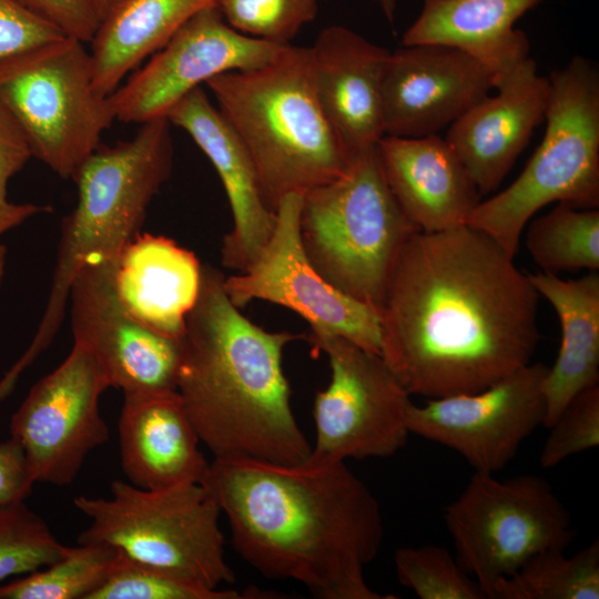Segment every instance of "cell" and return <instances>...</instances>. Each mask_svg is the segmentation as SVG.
<instances>
[{
  "mask_svg": "<svg viewBox=\"0 0 599 599\" xmlns=\"http://www.w3.org/2000/svg\"><path fill=\"white\" fill-rule=\"evenodd\" d=\"M538 300L528 274L481 231H418L378 309L380 356L410 395L483 390L531 362Z\"/></svg>",
  "mask_w": 599,
  "mask_h": 599,
  "instance_id": "cell-1",
  "label": "cell"
},
{
  "mask_svg": "<svg viewBox=\"0 0 599 599\" xmlns=\"http://www.w3.org/2000/svg\"><path fill=\"white\" fill-rule=\"evenodd\" d=\"M202 484L235 550L265 578L297 581L323 599L395 598L365 580L383 544V516L345 461L214 458Z\"/></svg>",
  "mask_w": 599,
  "mask_h": 599,
  "instance_id": "cell-2",
  "label": "cell"
},
{
  "mask_svg": "<svg viewBox=\"0 0 599 599\" xmlns=\"http://www.w3.org/2000/svg\"><path fill=\"white\" fill-rule=\"evenodd\" d=\"M224 278L202 265L200 293L180 338L176 392L214 458L302 463L312 446L292 409L283 352L306 336L252 323L230 301Z\"/></svg>",
  "mask_w": 599,
  "mask_h": 599,
  "instance_id": "cell-3",
  "label": "cell"
},
{
  "mask_svg": "<svg viewBox=\"0 0 599 599\" xmlns=\"http://www.w3.org/2000/svg\"><path fill=\"white\" fill-rule=\"evenodd\" d=\"M205 84L247 149L272 211L286 195H304L347 170L353 156L318 102L309 48L287 44L260 68L225 72Z\"/></svg>",
  "mask_w": 599,
  "mask_h": 599,
  "instance_id": "cell-4",
  "label": "cell"
},
{
  "mask_svg": "<svg viewBox=\"0 0 599 599\" xmlns=\"http://www.w3.org/2000/svg\"><path fill=\"white\" fill-rule=\"evenodd\" d=\"M173 166L171 123L140 124L129 140L100 145L79 167L77 203L63 219L48 302L29 347L16 362L26 370L51 344L69 302L70 287L90 261L119 257L139 233L149 205Z\"/></svg>",
  "mask_w": 599,
  "mask_h": 599,
  "instance_id": "cell-5",
  "label": "cell"
},
{
  "mask_svg": "<svg viewBox=\"0 0 599 599\" xmlns=\"http://www.w3.org/2000/svg\"><path fill=\"white\" fill-rule=\"evenodd\" d=\"M545 135L518 177L480 201L467 225L481 231L515 260L534 214L557 202L599 206V72L583 57L549 77Z\"/></svg>",
  "mask_w": 599,
  "mask_h": 599,
  "instance_id": "cell-6",
  "label": "cell"
},
{
  "mask_svg": "<svg viewBox=\"0 0 599 599\" xmlns=\"http://www.w3.org/2000/svg\"><path fill=\"white\" fill-rule=\"evenodd\" d=\"M298 230L317 273L377 309L402 247L419 231L386 182L377 144L353 155L339 177L302 196Z\"/></svg>",
  "mask_w": 599,
  "mask_h": 599,
  "instance_id": "cell-7",
  "label": "cell"
},
{
  "mask_svg": "<svg viewBox=\"0 0 599 599\" xmlns=\"http://www.w3.org/2000/svg\"><path fill=\"white\" fill-rule=\"evenodd\" d=\"M73 504L90 519L79 544H106L131 560L210 589L234 582L222 512L203 484L143 489L116 479L110 498L78 496Z\"/></svg>",
  "mask_w": 599,
  "mask_h": 599,
  "instance_id": "cell-8",
  "label": "cell"
},
{
  "mask_svg": "<svg viewBox=\"0 0 599 599\" xmlns=\"http://www.w3.org/2000/svg\"><path fill=\"white\" fill-rule=\"evenodd\" d=\"M0 101L32 156L63 179L73 177L115 121L110 95L93 87L90 50L65 35L1 60Z\"/></svg>",
  "mask_w": 599,
  "mask_h": 599,
  "instance_id": "cell-9",
  "label": "cell"
},
{
  "mask_svg": "<svg viewBox=\"0 0 599 599\" xmlns=\"http://www.w3.org/2000/svg\"><path fill=\"white\" fill-rule=\"evenodd\" d=\"M443 516L457 561L487 599L499 580L530 557L565 550L576 537L570 514L550 484L530 474L500 480L475 471Z\"/></svg>",
  "mask_w": 599,
  "mask_h": 599,
  "instance_id": "cell-10",
  "label": "cell"
},
{
  "mask_svg": "<svg viewBox=\"0 0 599 599\" xmlns=\"http://www.w3.org/2000/svg\"><path fill=\"white\" fill-rule=\"evenodd\" d=\"M306 338L331 366V382L314 400L309 458H385L400 450L410 434L412 395L384 358L337 335L309 332Z\"/></svg>",
  "mask_w": 599,
  "mask_h": 599,
  "instance_id": "cell-11",
  "label": "cell"
},
{
  "mask_svg": "<svg viewBox=\"0 0 599 599\" xmlns=\"http://www.w3.org/2000/svg\"><path fill=\"white\" fill-rule=\"evenodd\" d=\"M108 379L91 353L73 343L67 358L39 379L11 417L32 481L65 486L109 438L99 400Z\"/></svg>",
  "mask_w": 599,
  "mask_h": 599,
  "instance_id": "cell-12",
  "label": "cell"
},
{
  "mask_svg": "<svg viewBox=\"0 0 599 599\" xmlns=\"http://www.w3.org/2000/svg\"><path fill=\"white\" fill-rule=\"evenodd\" d=\"M302 196L281 201L270 241L248 270L224 278V291L238 308L253 300L271 302L301 315L311 332L337 335L380 355L378 309L336 290L305 255L298 230Z\"/></svg>",
  "mask_w": 599,
  "mask_h": 599,
  "instance_id": "cell-13",
  "label": "cell"
},
{
  "mask_svg": "<svg viewBox=\"0 0 599 599\" xmlns=\"http://www.w3.org/2000/svg\"><path fill=\"white\" fill-rule=\"evenodd\" d=\"M547 372V365L530 362L483 390L413 403L409 433L456 451L477 473L495 475L544 426Z\"/></svg>",
  "mask_w": 599,
  "mask_h": 599,
  "instance_id": "cell-14",
  "label": "cell"
},
{
  "mask_svg": "<svg viewBox=\"0 0 599 599\" xmlns=\"http://www.w3.org/2000/svg\"><path fill=\"white\" fill-rule=\"evenodd\" d=\"M287 44L246 35L232 28L216 4L187 20L148 62L110 95L116 121L143 123L170 109L215 75L271 62Z\"/></svg>",
  "mask_w": 599,
  "mask_h": 599,
  "instance_id": "cell-15",
  "label": "cell"
},
{
  "mask_svg": "<svg viewBox=\"0 0 599 599\" xmlns=\"http://www.w3.org/2000/svg\"><path fill=\"white\" fill-rule=\"evenodd\" d=\"M118 258L87 262L77 273L69 294L73 343L91 353L110 387L123 394L176 390L180 341L125 309L114 285Z\"/></svg>",
  "mask_w": 599,
  "mask_h": 599,
  "instance_id": "cell-16",
  "label": "cell"
},
{
  "mask_svg": "<svg viewBox=\"0 0 599 599\" xmlns=\"http://www.w3.org/2000/svg\"><path fill=\"white\" fill-rule=\"evenodd\" d=\"M491 89V73L457 48L403 45L389 52L382 75L384 133L397 138L437 134Z\"/></svg>",
  "mask_w": 599,
  "mask_h": 599,
  "instance_id": "cell-17",
  "label": "cell"
},
{
  "mask_svg": "<svg viewBox=\"0 0 599 599\" xmlns=\"http://www.w3.org/2000/svg\"><path fill=\"white\" fill-rule=\"evenodd\" d=\"M487 95L449 125L446 141L480 195L495 191L545 121L550 83L530 57L494 85Z\"/></svg>",
  "mask_w": 599,
  "mask_h": 599,
  "instance_id": "cell-18",
  "label": "cell"
},
{
  "mask_svg": "<svg viewBox=\"0 0 599 599\" xmlns=\"http://www.w3.org/2000/svg\"><path fill=\"white\" fill-rule=\"evenodd\" d=\"M166 119L184 130L215 167L233 215L221 247L222 265L245 272L270 241L276 221L247 149L201 87L175 103Z\"/></svg>",
  "mask_w": 599,
  "mask_h": 599,
  "instance_id": "cell-19",
  "label": "cell"
},
{
  "mask_svg": "<svg viewBox=\"0 0 599 599\" xmlns=\"http://www.w3.org/2000/svg\"><path fill=\"white\" fill-rule=\"evenodd\" d=\"M389 52L343 26L324 28L309 47L318 102L351 156L385 135L380 82Z\"/></svg>",
  "mask_w": 599,
  "mask_h": 599,
  "instance_id": "cell-20",
  "label": "cell"
},
{
  "mask_svg": "<svg viewBox=\"0 0 599 599\" xmlns=\"http://www.w3.org/2000/svg\"><path fill=\"white\" fill-rule=\"evenodd\" d=\"M377 153L406 217L422 232L465 225L481 195L446 139L384 135Z\"/></svg>",
  "mask_w": 599,
  "mask_h": 599,
  "instance_id": "cell-21",
  "label": "cell"
},
{
  "mask_svg": "<svg viewBox=\"0 0 599 599\" xmlns=\"http://www.w3.org/2000/svg\"><path fill=\"white\" fill-rule=\"evenodd\" d=\"M124 395L119 417V449L123 474L143 489L202 484L210 463L176 390Z\"/></svg>",
  "mask_w": 599,
  "mask_h": 599,
  "instance_id": "cell-22",
  "label": "cell"
},
{
  "mask_svg": "<svg viewBox=\"0 0 599 599\" xmlns=\"http://www.w3.org/2000/svg\"><path fill=\"white\" fill-rule=\"evenodd\" d=\"M202 264L175 241L138 234L122 250L114 273L118 297L141 324L180 341L196 303Z\"/></svg>",
  "mask_w": 599,
  "mask_h": 599,
  "instance_id": "cell-23",
  "label": "cell"
},
{
  "mask_svg": "<svg viewBox=\"0 0 599 599\" xmlns=\"http://www.w3.org/2000/svg\"><path fill=\"white\" fill-rule=\"evenodd\" d=\"M540 0H424L403 45L457 48L481 63L495 82L529 58L526 33L516 21Z\"/></svg>",
  "mask_w": 599,
  "mask_h": 599,
  "instance_id": "cell-24",
  "label": "cell"
},
{
  "mask_svg": "<svg viewBox=\"0 0 599 599\" xmlns=\"http://www.w3.org/2000/svg\"><path fill=\"white\" fill-rule=\"evenodd\" d=\"M528 277L561 325L560 348L544 380V426L549 428L572 397L599 383V275L562 280L540 272Z\"/></svg>",
  "mask_w": 599,
  "mask_h": 599,
  "instance_id": "cell-25",
  "label": "cell"
},
{
  "mask_svg": "<svg viewBox=\"0 0 599 599\" xmlns=\"http://www.w3.org/2000/svg\"><path fill=\"white\" fill-rule=\"evenodd\" d=\"M217 1L118 0L102 17L89 43L95 91L111 95L187 20Z\"/></svg>",
  "mask_w": 599,
  "mask_h": 599,
  "instance_id": "cell-26",
  "label": "cell"
},
{
  "mask_svg": "<svg viewBox=\"0 0 599 599\" xmlns=\"http://www.w3.org/2000/svg\"><path fill=\"white\" fill-rule=\"evenodd\" d=\"M599 541L567 557L562 549L534 555L499 580L489 599H598Z\"/></svg>",
  "mask_w": 599,
  "mask_h": 599,
  "instance_id": "cell-27",
  "label": "cell"
},
{
  "mask_svg": "<svg viewBox=\"0 0 599 599\" xmlns=\"http://www.w3.org/2000/svg\"><path fill=\"white\" fill-rule=\"evenodd\" d=\"M526 247L544 272L599 268V210L557 205L530 222Z\"/></svg>",
  "mask_w": 599,
  "mask_h": 599,
  "instance_id": "cell-28",
  "label": "cell"
},
{
  "mask_svg": "<svg viewBox=\"0 0 599 599\" xmlns=\"http://www.w3.org/2000/svg\"><path fill=\"white\" fill-rule=\"evenodd\" d=\"M119 552L103 542L68 547L54 562L0 585V599H88L109 576Z\"/></svg>",
  "mask_w": 599,
  "mask_h": 599,
  "instance_id": "cell-29",
  "label": "cell"
},
{
  "mask_svg": "<svg viewBox=\"0 0 599 599\" xmlns=\"http://www.w3.org/2000/svg\"><path fill=\"white\" fill-rule=\"evenodd\" d=\"M67 548L24 500L0 505V582L54 562Z\"/></svg>",
  "mask_w": 599,
  "mask_h": 599,
  "instance_id": "cell-30",
  "label": "cell"
},
{
  "mask_svg": "<svg viewBox=\"0 0 599 599\" xmlns=\"http://www.w3.org/2000/svg\"><path fill=\"white\" fill-rule=\"evenodd\" d=\"M258 590L210 589L119 554L109 576L88 599H248Z\"/></svg>",
  "mask_w": 599,
  "mask_h": 599,
  "instance_id": "cell-31",
  "label": "cell"
},
{
  "mask_svg": "<svg viewBox=\"0 0 599 599\" xmlns=\"http://www.w3.org/2000/svg\"><path fill=\"white\" fill-rule=\"evenodd\" d=\"M394 562L398 582L420 599H487L479 583L444 547H400Z\"/></svg>",
  "mask_w": 599,
  "mask_h": 599,
  "instance_id": "cell-32",
  "label": "cell"
},
{
  "mask_svg": "<svg viewBox=\"0 0 599 599\" xmlns=\"http://www.w3.org/2000/svg\"><path fill=\"white\" fill-rule=\"evenodd\" d=\"M319 0H219L224 20L235 30L264 41L291 44L312 22Z\"/></svg>",
  "mask_w": 599,
  "mask_h": 599,
  "instance_id": "cell-33",
  "label": "cell"
},
{
  "mask_svg": "<svg viewBox=\"0 0 599 599\" xmlns=\"http://www.w3.org/2000/svg\"><path fill=\"white\" fill-rule=\"evenodd\" d=\"M539 464L551 468L599 445V385L578 393L549 427Z\"/></svg>",
  "mask_w": 599,
  "mask_h": 599,
  "instance_id": "cell-34",
  "label": "cell"
},
{
  "mask_svg": "<svg viewBox=\"0 0 599 599\" xmlns=\"http://www.w3.org/2000/svg\"><path fill=\"white\" fill-rule=\"evenodd\" d=\"M33 158L18 121L0 101V236L50 207L13 203L8 199L9 180Z\"/></svg>",
  "mask_w": 599,
  "mask_h": 599,
  "instance_id": "cell-35",
  "label": "cell"
},
{
  "mask_svg": "<svg viewBox=\"0 0 599 599\" xmlns=\"http://www.w3.org/2000/svg\"><path fill=\"white\" fill-rule=\"evenodd\" d=\"M61 37L58 28L17 1L0 0V61Z\"/></svg>",
  "mask_w": 599,
  "mask_h": 599,
  "instance_id": "cell-36",
  "label": "cell"
},
{
  "mask_svg": "<svg viewBox=\"0 0 599 599\" xmlns=\"http://www.w3.org/2000/svg\"><path fill=\"white\" fill-rule=\"evenodd\" d=\"M14 1L58 28L64 35L84 43H90L100 22L93 0Z\"/></svg>",
  "mask_w": 599,
  "mask_h": 599,
  "instance_id": "cell-37",
  "label": "cell"
},
{
  "mask_svg": "<svg viewBox=\"0 0 599 599\" xmlns=\"http://www.w3.org/2000/svg\"><path fill=\"white\" fill-rule=\"evenodd\" d=\"M33 484L20 444L12 437L1 441L0 505L26 500Z\"/></svg>",
  "mask_w": 599,
  "mask_h": 599,
  "instance_id": "cell-38",
  "label": "cell"
},
{
  "mask_svg": "<svg viewBox=\"0 0 599 599\" xmlns=\"http://www.w3.org/2000/svg\"><path fill=\"white\" fill-rule=\"evenodd\" d=\"M380 6L384 14L389 22H393L397 0H375Z\"/></svg>",
  "mask_w": 599,
  "mask_h": 599,
  "instance_id": "cell-39",
  "label": "cell"
},
{
  "mask_svg": "<svg viewBox=\"0 0 599 599\" xmlns=\"http://www.w3.org/2000/svg\"><path fill=\"white\" fill-rule=\"evenodd\" d=\"M116 1L118 0H93L100 20Z\"/></svg>",
  "mask_w": 599,
  "mask_h": 599,
  "instance_id": "cell-40",
  "label": "cell"
},
{
  "mask_svg": "<svg viewBox=\"0 0 599 599\" xmlns=\"http://www.w3.org/2000/svg\"><path fill=\"white\" fill-rule=\"evenodd\" d=\"M6 261H7V250L4 245L0 243V287H1L3 276H4Z\"/></svg>",
  "mask_w": 599,
  "mask_h": 599,
  "instance_id": "cell-41",
  "label": "cell"
}]
</instances>
